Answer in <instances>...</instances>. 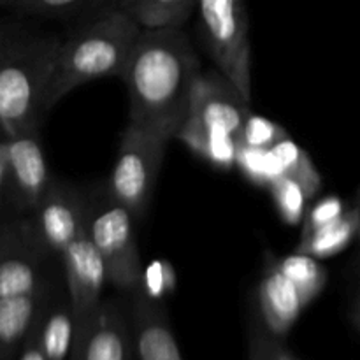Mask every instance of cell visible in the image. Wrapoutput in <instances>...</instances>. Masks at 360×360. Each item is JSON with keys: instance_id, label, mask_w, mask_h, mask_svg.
<instances>
[{"instance_id": "8fae6325", "label": "cell", "mask_w": 360, "mask_h": 360, "mask_svg": "<svg viewBox=\"0 0 360 360\" xmlns=\"http://www.w3.org/2000/svg\"><path fill=\"white\" fill-rule=\"evenodd\" d=\"M134 355L136 345L132 327L115 302H101L76 327L70 360H134Z\"/></svg>"}, {"instance_id": "d6986e66", "label": "cell", "mask_w": 360, "mask_h": 360, "mask_svg": "<svg viewBox=\"0 0 360 360\" xmlns=\"http://www.w3.org/2000/svg\"><path fill=\"white\" fill-rule=\"evenodd\" d=\"M120 0H20L13 11L23 16L69 18L83 13H101L109 7H118Z\"/></svg>"}, {"instance_id": "83f0119b", "label": "cell", "mask_w": 360, "mask_h": 360, "mask_svg": "<svg viewBox=\"0 0 360 360\" xmlns=\"http://www.w3.org/2000/svg\"><path fill=\"white\" fill-rule=\"evenodd\" d=\"M267 360H297L292 355V352L285 347L274 334H269L267 341Z\"/></svg>"}, {"instance_id": "484cf974", "label": "cell", "mask_w": 360, "mask_h": 360, "mask_svg": "<svg viewBox=\"0 0 360 360\" xmlns=\"http://www.w3.org/2000/svg\"><path fill=\"white\" fill-rule=\"evenodd\" d=\"M18 360H48L44 350H42L41 343H39V333L37 326H32L30 333L25 338L23 345L20 348V354H18Z\"/></svg>"}, {"instance_id": "4dcf8cb0", "label": "cell", "mask_w": 360, "mask_h": 360, "mask_svg": "<svg viewBox=\"0 0 360 360\" xmlns=\"http://www.w3.org/2000/svg\"><path fill=\"white\" fill-rule=\"evenodd\" d=\"M354 309H360V294L357 295V297H355V301H354Z\"/></svg>"}, {"instance_id": "d4e9b609", "label": "cell", "mask_w": 360, "mask_h": 360, "mask_svg": "<svg viewBox=\"0 0 360 360\" xmlns=\"http://www.w3.org/2000/svg\"><path fill=\"white\" fill-rule=\"evenodd\" d=\"M347 211L345 202L336 195H329L326 199L320 200L316 206H313L311 210H308L304 220H302V234L301 238H308L313 232L320 231L322 227H326L327 224L334 221L336 218H340L341 214Z\"/></svg>"}, {"instance_id": "cb8c5ba5", "label": "cell", "mask_w": 360, "mask_h": 360, "mask_svg": "<svg viewBox=\"0 0 360 360\" xmlns=\"http://www.w3.org/2000/svg\"><path fill=\"white\" fill-rule=\"evenodd\" d=\"M287 130L276 122L264 118L259 115H250L245 123L241 136V144L252 148H262V150H273L278 143L287 139Z\"/></svg>"}, {"instance_id": "7c38bea8", "label": "cell", "mask_w": 360, "mask_h": 360, "mask_svg": "<svg viewBox=\"0 0 360 360\" xmlns=\"http://www.w3.org/2000/svg\"><path fill=\"white\" fill-rule=\"evenodd\" d=\"M91 207L74 186L53 179L32 214L39 236L49 252L60 253L90 220Z\"/></svg>"}, {"instance_id": "4fadbf2b", "label": "cell", "mask_w": 360, "mask_h": 360, "mask_svg": "<svg viewBox=\"0 0 360 360\" xmlns=\"http://www.w3.org/2000/svg\"><path fill=\"white\" fill-rule=\"evenodd\" d=\"M306 306L299 288L281 273L276 259L273 255L267 257L259 285V308L266 329L276 338H283Z\"/></svg>"}, {"instance_id": "e0dca14e", "label": "cell", "mask_w": 360, "mask_h": 360, "mask_svg": "<svg viewBox=\"0 0 360 360\" xmlns=\"http://www.w3.org/2000/svg\"><path fill=\"white\" fill-rule=\"evenodd\" d=\"M118 7L143 28H183L197 0H120Z\"/></svg>"}, {"instance_id": "f546056e", "label": "cell", "mask_w": 360, "mask_h": 360, "mask_svg": "<svg viewBox=\"0 0 360 360\" xmlns=\"http://www.w3.org/2000/svg\"><path fill=\"white\" fill-rule=\"evenodd\" d=\"M20 0H0V4H2L4 7H9V9H13L14 4H18Z\"/></svg>"}, {"instance_id": "2e32d148", "label": "cell", "mask_w": 360, "mask_h": 360, "mask_svg": "<svg viewBox=\"0 0 360 360\" xmlns=\"http://www.w3.org/2000/svg\"><path fill=\"white\" fill-rule=\"evenodd\" d=\"M360 232V195L357 204L345 211L340 218L327 224L308 238H301L297 252L308 253L316 259H326L343 252L352 239L359 238Z\"/></svg>"}, {"instance_id": "52a82bcc", "label": "cell", "mask_w": 360, "mask_h": 360, "mask_svg": "<svg viewBox=\"0 0 360 360\" xmlns=\"http://www.w3.org/2000/svg\"><path fill=\"white\" fill-rule=\"evenodd\" d=\"M250 102L220 70L200 72L193 84L188 118L179 134L227 136L241 143L243 129L252 115Z\"/></svg>"}, {"instance_id": "9a60e30c", "label": "cell", "mask_w": 360, "mask_h": 360, "mask_svg": "<svg viewBox=\"0 0 360 360\" xmlns=\"http://www.w3.org/2000/svg\"><path fill=\"white\" fill-rule=\"evenodd\" d=\"M39 343L44 350L48 360H67L72 354L74 340H76V316L72 304L42 306L37 320Z\"/></svg>"}, {"instance_id": "277c9868", "label": "cell", "mask_w": 360, "mask_h": 360, "mask_svg": "<svg viewBox=\"0 0 360 360\" xmlns=\"http://www.w3.org/2000/svg\"><path fill=\"white\" fill-rule=\"evenodd\" d=\"M204 46L217 69L252 101V44L245 0H197Z\"/></svg>"}, {"instance_id": "44dd1931", "label": "cell", "mask_w": 360, "mask_h": 360, "mask_svg": "<svg viewBox=\"0 0 360 360\" xmlns=\"http://www.w3.org/2000/svg\"><path fill=\"white\" fill-rule=\"evenodd\" d=\"M178 139L183 141L193 153L206 158L214 167L231 169L238 162V151L241 143L238 139H234V137L183 132L179 134Z\"/></svg>"}, {"instance_id": "8992f818", "label": "cell", "mask_w": 360, "mask_h": 360, "mask_svg": "<svg viewBox=\"0 0 360 360\" xmlns=\"http://www.w3.org/2000/svg\"><path fill=\"white\" fill-rule=\"evenodd\" d=\"M134 220L127 207L109 197L90 213L91 238L104 260L108 281L123 292H139L144 281Z\"/></svg>"}, {"instance_id": "ffe728a7", "label": "cell", "mask_w": 360, "mask_h": 360, "mask_svg": "<svg viewBox=\"0 0 360 360\" xmlns=\"http://www.w3.org/2000/svg\"><path fill=\"white\" fill-rule=\"evenodd\" d=\"M273 151L276 153V157L280 158L285 174L297 179V181L304 186L309 199H313V197L320 192V188H322V176L316 171L311 157H309L301 146H297L290 137H287V139H283L281 143H278L276 146L273 148Z\"/></svg>"}, {"instance_id": "5bb4252c", "label": "cell", "mask_w": 360, "mask_h": 360, "mask_svg": "<svg viewBox=\"0 0 360 360\" xmlns=\"http://www.w3.org/2000/svg\"><path fill=\"white\" fill-rule=\"evenodd\" d=\"M132 333L137 360H183L167 315L143 290L136 292Z\"/></svg>"}, {"instance_id": "7a4b0ae2", "label": "cell", "mask_w": 360, "mask_h": 360, "mask_svg": "<svg viewBox=\"0 0 360 360\" xmlns=\"http://www.w3.org/2000/svg\"><path fill=\"white\" fill-rule=\"evenodd\" d=\"M62 41L4 23L0 34V123L4 137L39 129Z\"/></svg>"}, {"instance_id": "7402d4cb", "label": "cell", "mask_w": 360, "mask_h": 360, "mask_svg": "<svg viewBox=\"0 0 360 360\" xmlns=\"http://www.w3.org/2000/svg\"><path fill=\"white\" fill-rule=\"evenodd\" d=\"M271 197L274 200L278 214L287 225L302 224L306 213V204H308L309 195L306 193L304 186L292 176L283 174L274 179L269 185Z\"/></svg>"}, {"instance_id": "6da1fadb", "label": "cell", "mask_w": 360, "mask_h": 360, "mask_svg": "<svg viewBox=\"0 0 360 360\" xmlns=\"http://www.w3.org/2000/svg\"><path fill=\"white\" fill-rule=\"evenodd\" d=\"M200 60L183 28H143L120 79L129 95V123L178 137L185 125Z\"/></svg>"}, {"instance_id": "ba28073f", "label": "cell", "mask_w": 360, "mask_h": 360, "mask_svg": "<svg viewBox=\"0 0 360 360\" xmlns=\"http://www.w3.org/2000/svg\"><path fill=\"white\" fill-rule=\"evenodd\" d=\"M48 252L32 218L4 221L0 236V299L44 297L42 262Z\"/></svg>"}, {"instance_id": "9c48e42d", "label": "cell", "mask_w": 360, "mask_h": 360, "mask_svg": "<svg viewBox=\"0 0 360 360\" xmlns=\"http://www.w3.org/2000/svg\"><path fill=\"white\" fill-rule=\"evenodd\" d=\"M51 181L39 129L4 137L0 186L4 199L9 200L18 213H34Z\"/></svg>"}, {"instance_id": "603a6c76", "label": "cell", "mask_w": 360, "mask_h": 360, "mask_svg": "<svg viewBox=\"0 0 360 360\" xmlns=\"http://www.w3.org/2000/svg\"><path fill=\"white\" fill-rule=\"evenodd\" d=\"M236 165L239 171L246 176L252 183L269 188L271 183L283 176L280 158L273 150H262V148H252L246 144H239L238 162Z\"/></svg>"}, {"instance_id": "30bf717a", "label": "cell", "mask_w": 360, "mask_h": 360, "mask_svg": "<svg viewBox=\"0 0 360 360\" xmlns=\"http://www.w3.org/2000/svg\"><path fill=\"white\" fill-rule=\"evenodd\" d=\"M65 266L67 287L72 304L76 327L81 326L101 304L104 283L108 281L104 260L95 246L90 220L83 225L76 238L62 252Z\"/></svg>"}, {"instance_id": "1f68e13d", "label": "cell", "mask_w": 360, "mask_h": 360, "mask_svg": "<svg viewBox=\"0 0 360 360\" xmlns=\"http://www.w3.org/2000/svg\"><path fill=\"white\" fill-rule=\"evenodd\" d=\"M359 239H360V232H359Z\"/></svg>"}, {"instance_id": "f1b7e54d", "label": "cell", "mask_w": 360, "mask_h": 360, "mask_svg": "<svg viewBox=\"0 0 360 360\" xmlns=\"http://www.w3.org/2000/svg\"><path fill=\"white\" fill-rule=\"evenodd\" d=\"M350 320H352V323H354V326H355V329H357L359 333H360V309H354V308H352Z\"/></svg>"}, {"instance_id": "4316f807", "label": "cell", "mask_w": 360, "mask_h": 360, "mask_svg": "<svg viewBox=\"0 0 360 360\" xmlns=\"http://www.w3.org/2000/svg\"><path fill=\"white\" fill-rule=\"evenodd\" d=\"M269 330L260 329L255 326L252 329L250 338V360H267V341H269Z\"/></svg>"}, {"instance_id": "ac0fdd59", "label": "cell", "mask_w": 360, "mask_h": 360, "mask_svg": "<svg viewBox=\"0 0 360 360\" xmlns=\"http://www.w3.org/2000/svg\"><path fill=\"white\" fill-rule=\"evenodd\" d=\"M281 273L299 288L306 304H311L327 283V271L319 264L316 257L295 252L294 255L276 259Z\"/></svg>"}, {"instance_id": "3957f363", "label": "cell", "mask_w": 360, "mask_h": 360, "mask_svg": "<svg viewBox=\"0 0 360 360\" xmlns=\"http://www.w3.org/2000/svg\"><path fill=\"white\" fill-rule=\"evenodd\" d=\"M141 32L143 27L125 11L109 7L94 14L84 27L63 39L44 111L81 84L101 77H122Z\"/></svg>"}, {"instance_id": "5b68a950", "label": "cell", "mask_w": 360, "mask_h": 360, "mask_svg": "<svg viewBox=\"0 0 360 360\" xmlns=\"http://www.w3.org/2000/svg\"><path fill=\"white\" fill-rule=\"evenodd\" d=\"M169 139L143 127L127 123L118 155L108 179V197L132 213L144 217L157 185Z\"/></svg>"}]
</instances>
